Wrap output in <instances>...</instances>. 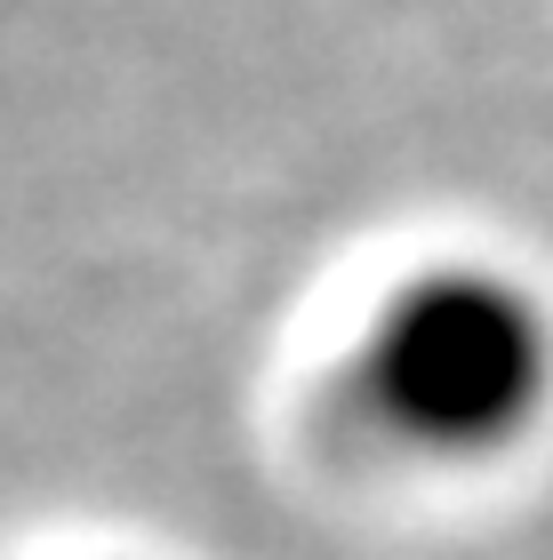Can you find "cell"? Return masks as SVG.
Segmentation results:
<instances>
[{"mask_svg":"<svg viewBox=\"0 0 553 560\" xmlns=\"http://www.w3.org/2000/svg\"><path fill=\"white\" fill-rule=\"evenodd\" d=\"M545 313L497 272L410 280L345 369V424L410 456L506 448L545 409Z\"/></svg>","mask_w":553,"mask_h":560,"instance_id":"cell-1","label":"cell"}]
</instances>
